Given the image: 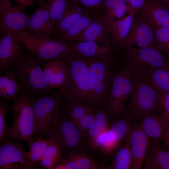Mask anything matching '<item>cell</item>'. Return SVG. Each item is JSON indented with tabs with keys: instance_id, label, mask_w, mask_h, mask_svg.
Returning <instances> with one entry per match:
<instances>
[{
	"instance_id": "f6af8a7d",
	"label": "cell",
	"mask_w": 169,
	"mask_h": 169,
	"mask_svg": "<svg viewBox=\"0 0 169 169\" xmlns=\"http://www.w3.org/2000/svg\"><path fill=\"white\" fill-rule=\"evenodd\" d=\"M162 5L169 9V0H157Z\"/></svg>"
},
{
	"instance_id": "ba28073f",
	"label": "cell",
	"mask_w": 169,
	"mask_h": 169,
	"mask_svg": "<svg viewBox=\"0 0 169 169\" xmlns=\"http://www.w3.org/2000/svg\"><path fill=\"white\" fill-rule=\"evenodd\" d=\"M36 135L48 138L49 133L60 113V98L59 92H52L33 98Z\"/></svg>"
},
{
	"instance_id": "b9f144b4",
	"label": "cell",
	"mask_w": 169,
	"mask_h": 169,
	"mask_svg": "<svg viewBox=\"0 0 169 169\" xmlns=\"http://www.w3.org/2000/svg\"><path fill=\"white\" fill-rule=\"evenodd\" d=\"M146 0H131L127 5V10L129 13L135 14L140 10L145 4Z\"/></svg>"
},
{
	"instance_id": "2e32d148",
	"label": "cell",
	"mask_w": 169,
	"mask_h": 169,
	"mask_svg": "<svg viewBox=\"0 0 169 169\" xmlns=\"http://www.w3.org/2000/svg\"><path fill=\"white\" fill-rule=\"evenodd\" d=\"M133 159L132 169H141L150 140L140 124H133L128 133Z\"/></svg>"
},
{
	"instance_id": "44dd1931",
	"label": "cell",
	"mask_w": 169,
	"mask_h": 169,
	"mask_svg": "<svg viewBox=\"0 0 169 169\" xmlns=\"http://www.w3.org/2000/svg\"><path fill=\"white\" fill-rule=\"evenodd\" d=\"M49 87L59 91L64 86L67 77L66 65L63 60H53L47 63L43 70Z\"/></svg>"
},
{
	"instance_id": "30bf717a",
	"label": "cell",
	"mask_w": 169,
	"mask_h": 169,
	"mask_svg": "<svg viewBox=\"0 0 169 169\" xmlns=\"http://www.w3.org/2000/svg\"><path fill=\"white\" fill-rule=\"evenodd\" d=\"M50 137L58 143L62 153L67 154L78 147L84 138L76 125L60 114L49 133Z\"/></svg>"
},
{
	"instance_id": "7a4b0ae2",
	"label": "cell",
	"mask_w": 169,
	"mask_h": 169,
	"mask_svg": "<svg viewBox=\"0 0 169 169\" xmlns=\"http://www.w3.org/2000/svg\"><path fill=\"white\" fill-rule=\"evenodd\" d=\"M111 54L85 58L89 73V104L95 108L104 106L110 93L115 65Z\"/></svg>"
},
{
	"instance_id": "1f68e13d",
	"label": "cell",
	"mask_w": 169,
	"mask_h": 169,
	"mask_svg": "<svg viewBox=\"0 0 169 169\" xmlns=\"http://www.w3.org/2000/svg\"><path fill=\"white\" fill-rule=\"evenodd\" d=\"M147 77L157 91H169V59L164 66L152 72Z\"/></svg>"
},
{
	"instance_id": "836d02e7",
	"label": "cell",
	"mask_w": 169,
	"mask_h": 169,
	"mask_svg": "<svg viewBox=\"0 0 169 169\" xmlns=\"http://www.w3.org/2000/svg\"><path fill=\"white\" fill-rule=\"evenodd\" d=\"M41 137H38L35 141H33L29 145V151L27 152V162L25 169H36L38 166V163L43 154L40 143Z\"/></svg>"
},
{
	"instance_id": "f35d334b",
	"label": "cell",
	"mask_w": 169,
	"mask_h": 169,
	"mask_svg": "<svg viewBox=\"0 0 169 169\" xmlns=\"http://www.w3.org/2000/svg\"><path fill=\"white\" fill-rule=\"evenodd\" d=\"M10 109L7 101L3 99L0 101V142L3 143L7 137L8 128L6 122V114Z\"/></svg>"
},
{
	"instance_id": "ab89813d",
	"label": "cell",
	"mask_w": 169,
	"mask_h": 169,
	"mask_svg": "<svg viewBox=\"0 0 169 169\" xmlns=\"http://www.w3.org/2000/svg\"><path fill=\"white\" fill-rule=\"evenodd\" d=\"M96 108H94L89 111L76 125L84 138L87 136L89 131L94 124Z\"/></svg>"
},
{
	"instance_id": "52a82bcc",
	"label": "cell",
	"mask_w": 169,
	"mask_h": 169,
	"mask_svg": "<svg viewBox=\"0 0 169 169\" xmlns=\"http://www.w3.org/2000/svg\"><path fill=\"white\" fill-rule=\"evenodd\" d=\"M12 34L41 62L46 64L52 60H63L74 53L72 45L60 40L33 36L25 30Z\"/></svg>"
},
{
	"instance_id": "484cf974",
	"label": "cell",
	"mask_w": 169,
	"mask_h": 169,
	"mask_svg": "<svg viewBox=\"0 0 169 169\" xmlns=\"http://www.w3.org/2000/svg\"><path fill=\"white\" fill-rule=\"evenodd\" d=\"M97 15L87 12L72 27L56 39L69 43H75L97 17Z\"/></svg>"
},
{
	"instance_id": "e0dca14e",
	"label": "cell",
	"mask_w": 169,
	"mask_h": 169,
	"mask_svg": "<svg viewBox=\"0 0 169 169\" xmlns=\"http://www.w3.org/2000/svg\"><path fill=\"white\" fill-rule=\"evenodd\" d=\"M82 41L96 42L100 45L110 46L112 43L109 30L108 22L104 16H97L75 43Z\"/></svg>"
},
{
	"instance_id": "6da1fadb",
	"label": "cell",
	"mask_w": 169,
	"mask_h": 169,
	"mask_svg": "<svg viewBox=\"0 0 169 169\" xmlns=\"http://www.w3.org/2000/svg\"><path fill=\"white\" fill-rule=\"evenodd\" d=\"M63 60L66 65L67 77L64 86L58 92L60 105L75 101L90 105L89 73L86 59L74 53Z\"/></svg>"
},
{
	"instance_id": "d590c367",
	"label": "cell",
	"mask_w": 169,
	"mask_h": 169,
	"mask_svg": "<svg viewBox=\"0 0 169 169\" xmlns=\"http://www.w3.org/2000/svg\"><path fill=\"white\" fill-rule=\"evenodd\" d=\"M104 7L106 15L110 18L123 17L127 8L125 0H105Z\"/></svg>"
},
{
	"instance_id": "7bdbcfd3",
	"label": "cell",
	"mask_w": 169,
	"mask_h": 169,
	"mask_svg": "<svg viewBox=\"0 0 169 169\" xmlns=\"http://www.w3.org/2000/svg\"><path fill=\"white\" fill-rule=\"evenodd\" d=\"M17 6L22 10H23L29 6L34 4V0H14Z\"/></svg>"
},
{
	"instance_id": "603a6c76",
	"label": "cell",
	"mask_w": 169,
	"mask_h": 169,
	"mask_svg": "<svg viewBox=\"0 0 169 169\" xmlns=\"http://www.w3.org/2000/svg\"><path fill=\"white\" fill-rule=\"evenodd\" d=\"M140 125L145 133L152 142L159 143L163 141L165 129L161 115L155 113L144 117Z\"/></svg>"
},
{
	"instance_id": "60d3db41",
	"label": "cell",
	"mask_w": 169,
	"mask_h": 169,
	"mask_svg": "<svg viewBox=\"0 0 169 169\" xmlns=\"http://www.w3.org/2000/svg\"><path fill=\"white\" fill-rule=\"evenodd\" d=\"M72 3L80 4L94 13L104 9L105 0H71Z\"/></svg>"
},
{
	"instance_id": "ee69618b",
	"label": "cell",
	"mask_w": 169,
	"mask_h": 169,
	"mask_svg": "<svg viewBox=\"0 0 169 169\" xmlns=\"http://www.w3.org/2000/svg\"><path fill=\"white\" fill-rule=\"evenodd\" d=\"M163 141L161 146L162 148L166 150H169V124L165 130Z\"/></svg>"
},
{
	"instance_id": "bcb514c9",
	"label": "cell",
	"mask_w": 169,
	"mask_h": 169,
	"mask_svg": "<svg viewBox=\"0 0 169 169\" xmlns=\"http://www.w3.org/2000/svg\"><path fill=\"white\" fill-rule=\"evenodd\" d=\"M50 0H35L37 3L41 5L44 3H48Z\"/></svg>"
},
{
	"instance_id": "8fae6325",
	"label": "cell",
	"mask_w": 169,
	"mask_h": 169,
	"mask_svg": "<svg viewBox=\"0 0 169 169\" xmlns=\"http://www.w3.org/2000/svg\"><path fill=\"white\" fill-rule=\"evenodd\" d=\"M31 15L25 13L9 0H0L1 32L15 34L25 30Z\"/></svg>"
},
{
	"instance_id": "f546056e",
	"label": "cell",
	"mask_w": 169,
	"mask_h": 169,
	"mask_svg": "<svg viewBox=\"0 0 169 169\" xmlns=\"http://www.w3.org/2000/svg\"><path fill=\"white\" fill-rule=\"evenodd\" d=\"M50 141L47 149L38 162L41 167L47 169H53L61 160L60 148L53 138L50 137Z\"/></svg>"
},
{
	"instance_id": "5bb4252c",
	"label": "cell",
	"mask_w": 169,
	"mask_h": 169,
	"mask_svg": "<svg viewBox=\"0 0 169 169\" xmlns=\"http://www.w3.org/2000/svg\"><path fill=\"white\" fill-rule=\"evenodd\" d=\"M39 7L31 14L25 29L28 34L40 37L51 38L55 33L51 19L48 3Z\"/></svg>"
},
{
	"instance_id": "3957f363",
	"label": "cell",
	"mask_w": 169,
	"mask_h": 169,
	"mask_svg": "<svg viewBox=\"0 0 169 169\" xmlns=\"http://www.w3.org/2000/svg\"><path fill=\"white\" fill-rule=\"evenodd\" d=\"M10 69L21 87V93L33 98L52 92L41 68L40 61L31 52H25L21 59Z\"/></svg>"
},
{
	"instance_id": "ac0fdd59",
	"label": "cell",
	"mask_w": 169,
	"mask_h": 169,
	"mask_svg": "<svg viewBox=\"0 0 169 169\" xmlns=\"http://www.w3.org/2000/svg\"><path fill=\"white\" fill-rule=\"evenodd\" d=\"M139 11L141 14L146 17L154 27L169 28V9L157 0H146Z\"/></svg>"
},
{
	"instance_id": "74e56055",
	"label": "cell",
	"mask_w": 169,
	"mask_h": 169,
	"mask_svg": "<svg viewBox=\"0 0 169 169\" xmlns=\"http://www.w3.org/2000/svg\"><path fill=\"white\" fill-rule=\"evenodd\" d=\"M157 100L165 130L169 124V91H157Z\"/></svg>"
},
{
	"instance_id": "9c48e42d",
	"label": "cell",
	"mask_w": 169,
	"mask_h": 169,
	"mask_svg": "<svg viewBox=\"0 0 169 169\" xmlns=\"http://www.w3.org/2000/svg\"><path fill=\"white\" fill-rule=\"evenodd\" d=\"M126 50L128 54L123 63L134 75L147 77L164 66L169 59L155 46L139 49L132 47Z\"/></svg>"
},
{
	"instance_id": "8992f818",
	"label": "cell",
	"mask_w": 169,
	"mask_h": 169,
	"mask_svg": "<svg viewBox=\"0 0 169 169\" xmlns=\"http://www.w3.org/2000/svg\"><path fill=\"white\" fill-rule=\"evenodd\" d=\"M13 114L11 126L8 129L7 137L24 141L28 145L33 141L36 134L32 100L27 94L21 93L10 106Z\"/></svg>"
},
{
	"instance_id": "ffe728a7",
	"label": "cell",
	"mask_w": 169,
	"mask_h": 169,
	"mask_svg": "<svg viewBox=\"0 0 169 169\" xmlns=\"http://www.w3.org/2000/svg\"><path fill=\"white\" fill-rule=\"evenodd\" d=\"M144 163V169H169V151L159 143L150 142Z\"/></svg>"
},
{
	"instance_id": "4fadbf2b",
	"label": "cell",
	"mask_w": 169,
	"mask_h": 169,
	"mask_svg": "<svg viewBox=\"0 0 169 169\" xmlns=\"http://www.w3.org/2000/svg\"><path fill=\"white\" fill-rule=\"evenodd\" d=\"M154 28L144 16L141 15L140 18L134 19L130 31L122 48L127 49L132 47L135 44L140 48L154 46Z\"/></svg>"
},
{
	"instance_id": "cb8c5ba5",
	"label": "cell",
	"mask_w": 169,
	"mask_h": 169,
	"mask_svg": "<svg viewBox=\"0 0 169 169\" xmlns=\"http://www.w3.org/2000/svg\"><path fill=\"white\" fill-rule=\"evenodd\" d=\"M133 159L128 134L109 165L100 164V169H132Z\"/></svg>"
},
{
	"instance_id": "d6986e66",
	"label": "cell",
	"mask_w": 169,
	"mask_h": 169,
	"mask_svg": "<svg viewBox=\"0 0 169 169\" xmlns=\"http://www.w3.org/2000/svg\"><path fill=\"white\" fill-rule=\"evenodd\" d=\"M100 164L88 155L73 151L56 165L53 169H98Z\"/></svg>"
},
{
	"instance_id": "8d00e7d4",
	"label": "cell",
	"mask_w": 169,
	"mask_h": 169,
	"mask_svg": "<svg viewBox=\"0 0 169 169\" xmlns=\"http://www.w3.org/2000/svg\"><path fill=\"white\" fill-rule=\"evenodd\" d=\"M154 34L155 47L161 51H164L169 58V28L155 27Z\"/></svg>"
},
{
	"instance_id": "d4e9b609",
	"label": "cell",
	"mask_w": 169,
	"mask_h": 169,
	"mask_svg": "<svg viewBox=\"0 0 169 169\" xmlns=\"http://www.w3.org/2000/svg\"><path fill=\"white\" fill-rule=\"evenodd\" d=\"M21 87L11 69L0 77V97L7 101L15 99L21 92Z\"/></svg>"
},
{
	"instance_id": "f1b7e54d",
	"label": "cell",
	"mask_w": 169,
	"mask_h": 169,
	"mask_svg": "<svg viewBox=\"0 0 169 169\" xmlns=\"http://www.w3.org/2000/svg\"><path fill=\"white\" fill-rule=\"evenodd\" d=\"M110 119L105 106L96 108L94 123L87 136L89 149L98 135L109 127Z\"/></svg>"
},
{
	"instance_id": "e575fe53",
	"label": "cell",
	"mask_w": 169,
	"mask_h": 169,
	"mask_svg": "<svg viewBox=\"0 0 169 169\" xmlns=\"http://www.w3.org/2000/svg\"><path fill=\"white\" fill-rule=\"evenodd\" d=\"M48 4L51 19L55 27L71 4L67 0H50Z\"/></svg>"
},
{
	"instance_id": "83f0119b",
	"label": "cell",
	"mask_w": 169,
	"mask_h": 169,
	"mask_svg": "<svg viewBox=\"0 0 169 169\" xmlns=\"http://www.w3.org/2000/svg\"><path fill=\"white\" fill-rule=\"evenodd\" d=\"M87 12L78 4L73 3L55 26L57 37L70 28Z\"/></svg>"
},
{
	"instance_id": "4dcf8cb0",
	"label": "cell",
	"mask_w": 169,
	"mask_h": 169,
	"mask_svg": "<svg viewBox=\"0 0 169 169\" xmlns=\"http://www.w3.org/2000/svg\"><path fill=\"white\" fill-rule=\"evenodd\" d=\"M70 120L75 125L87 113L95 108L80 101H71L60 106Z\"/></svg>"
},
{
	"instance_id": "7c38bea8",
	"label": "cell",
	"mask_w": 169,
	"mask_h": 169,
	"mask_svg": "<svg viewBox=\"0 0 169 169\" xmlns=\"http://www.w3.org/2000/svg\"><path fill=\"white\" fill-rule=\"evenodd\" d=\"M0 39V72L4 73L19 61L26 48L9 32L2 33Z\"/></svg>"
},
{
	"instance_id": "d6a6232c",
	"label": "cell",
	"mask_w": 169,
	"mask_h": 169,
	"mask_svg": "<svg viewBox=\"0 0 169 169\" xmlns=\"http://www.w3.org/2000/svg\"><path fill=\"white\" fill-rule=\"evenodd\" d=\"M132 125L128 118L124 115L109 125V130L119 146L127 135Z\"/></svg>"
},
{
	"instance_id": "4316f807",
	"label": "cell",
	"mask_w": 169,
	"mask_h": 169,
	"mask_svg": "<svg viewBox=\"0 0 169 169\" xmlns=\"http://www.w3.org/2000/svg\"><path fill=\"white\" fill-rule=\"evenodd\" d=\"M71 45L75 54L86 58H93L112 53L110 47L101 45L93 42L82 41Z\"/></svg>"
},
{
	"instance_id": "7402d4cb",
	"label": "cell",
	"mask_w": 169,
	"mask_h": 169,
	"mask_svg": "<svg viewBox=\"0 0 169 169\" xmlns=\"http://www.w3.org/2000/svg\"><path fill=\"white\" fill-rule=\"evenodd\" d=\"M134 14L129 13V15L123 19H114L108 22L112 43L122 48L131 28L134 20Z\"/></svg>"
},
{
	"instance_id": "277c9868",
	"label": "cell",
	"mask_w": 169,
	"mask_h": 169,
	"mask_svg": "<svg viewBox=\"0 0 169 169\" xmlns=\"http://www.w3.org/2000/svg\"><path fill=\"white\" fill-rule=\"evenodd\" d=\"M157 97V91L147 77L134 75L133 90L124 115L132 124L149 115L160 113Z\"/></svg>"
},
{
	"instance_id": "9a60e30c",
	"label": "cell",
	"mask_w": 169,
	"mask_h": 169,
	"mask_svg": "<svg viewBox=\"0 0 169 169\" xmlns=\"http://www.w3.org/2000/svg\"><path fill=\"white\" fill-rule=\"evenodd\" d=\"M0 148V169H25L27 152L22 144L4 141Z\"/></svg>"
},
{
	"instance_id": "5b68a950",
	"label": "cell",
	"mask_w": 169,
	"mask_h": 169,
	"mask_svg": "<svg viewBox=\"0 0 169 169\" xmlns=\"http://www.w3.org/2000/svg\"><path fill=\"white\" fill-rule=\"evenodd\" d=\"M122 64L115 65L110 91L104 106L110 119L114 120L124 115L133 88L134 75L123 62Z\"/></svg>"
}]
</instances>
